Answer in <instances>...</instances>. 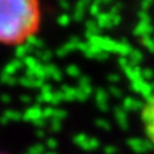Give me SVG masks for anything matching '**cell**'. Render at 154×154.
<instances>
[{
	"instance_id": "cell-1",
	"label": "cell",
	"mask_w": 154,
	"mask_h": 154,
	"mask_svg": "<svg viewBox=\"0 0 154 154\" xmlns=\"http://www.w3.org/2000/svg\"><path fill=\"white\" fill-rule=\"evenodd\" d=\"M38 0H0V44L27 41L40 26Z\"/></svg>"
},
{
	"instance_id": "cell-2",
	"label": "cell",
	"mask_w": 154,
	"mask_h": 154,
	"mask_svg": "<svg viewBox=\"0 0 154 154\" xmlns=\"http://www.w3.org/2000/svg\"><path fill=\"white\" fill-rule=\"evenodd\" d=\"M140 119L149 143L154 146V94L148 96L140 110Z\"/></svg>"
}]
</instances>
